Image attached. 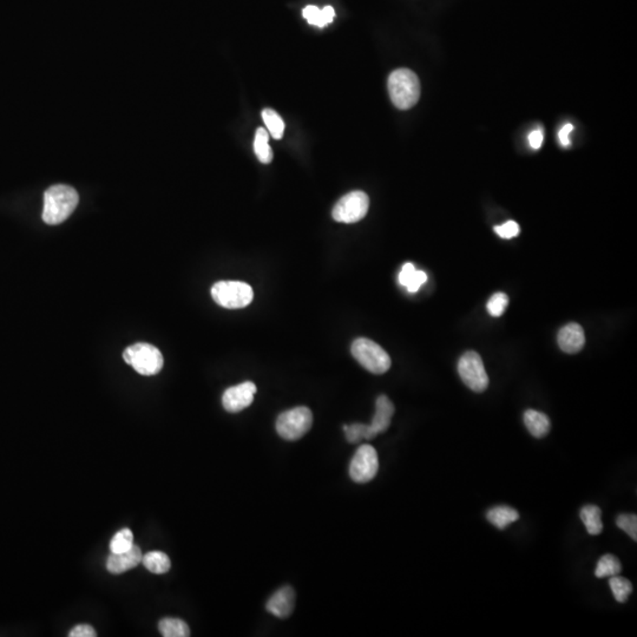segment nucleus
<instances>
[{"label": "nucleus", "instance_id": "nucleus-1", "mask_svg": "<svg viewBox=\"0 0 637 637\" xmlns=\"http://www.w3.org/2000/svg\"><path fill=\"white\" fill-rule=\"evenodd\" d=\"M78 201V193L73 186L66 184L50 186L44 193L43 220L51 226L64 222L76 209Z\"/></svg>", "mask_w": 637, "mask_h": 637}, {"label": "nucleus", "instance_id": "nucleus-2", "mask_svg": "<svg viewBox=\"0 0 637 637\" xmlns=\"http://www.w3.org/2000/svg\"><path fill=\"white\" fill-rule=\"evenodd\" d=\"M387 87L392 103L400 110H409L420 98V82L409 68L393 71L388 77Z\"/></svg>", "mask_w": 637, "mask_h": 637}, {"label": "nucleus", "instance_id": "nucleus-3", "mask_svg": "<svg viewBox=\"0 0 637 637\" xmlns=\"http://www.w3.org/2000/svg\"><path fill=\"white\" fill-rule=\"evenodd\" d=\"M351 352L353 358L373 374H383L391 367V358L386 351L369 339L354 340Z\"/></svg>", "mask_w": 637, "mask_h": 637}, {"label": "nucleus", "instance_id": "nucleus-4", "mask_svg": "<svg viewBox=\"0 0 637 637\" xmlns=\"http://www.w3.org/2000/svg\"><path fill=\"white\" fill-rule=\"evenodd\" d=\"M212 296L221 307L239 309L251 304L254 292L251 286L241 281H220L212 286Z\"/></svg>", "mask_w": 637, "mask_h": 637}, {"label": "nucleus", "instance_id": "nucleus-5", "mask_svg": "<svg viewBox=\"0 0 637 637\" xmlns=\"http://www.w3.org/2000/svg\"><path fill=\"white\" fill-rule=\"evenodd\" d=\"M126 364L133 366L142 376H155L163 367V356L155 346L138 342L123 353Z\"/></svg>", "mask_w": 637, "mask_h": 637}, {"label": "nucleus", "instance_id": "nucleus-6", "mask_svg": "<svg viewBox=\"0 0 637 637\" xmlns=\"http://www.w3.org/2000/svg\"><path fill=\"white\" fill-rule=\"evenodd\" d=\"M313 414L306 406L286 411L277 417V434L286 440H298L311 430Z\"/></svg>", "mask_w": 637, "mask_h": 637}, {"label": "nucleus", "instance_id": "nucleus-7", "mask_svg": "<svg viewBox=\"0 0 637 637\" xmlns=\"http://www.w3.org/2000/svg\"><path fill=\"white\" fill-rule=\"evenodd\" d=\"M369 198L364 191H352L342 196L334 205L332 217L337 222L356 224L363 220L368 212Z\"/></svg>", "mask_w": 637, "mask_h": 637}, {"label": "nucleus", "instance_id": "nucleus-8", "mask_svg": "<svg viewBox=\"0 0 637 637\" xmlns=\"http://www.w3.org/2000/svg\"><path fill=\"white\" fill-rule=\"evenodd\" d=\"M458 373L463 383L474 392L482 393L489 386V376L478 353L471 351L459 359Z\"/></svg>", "mask_w": 637, "mask_h": 637}, {"label": "nucleus", "instance_id": "nucleus-9", "mask_svg": "<svg viewBox=\"0 0 637 637\" xmlns=\"http://www.w3.org/2000/svg\"><path fill=\"white\" fill-rule=\"evenodd\" d=\"M379 470V459L376 448L372 445H361L349 465V476L353 482L365 484L374 479Z\"/></svg>", "mask_w": 637, "mask_h": 637}, {"label": "nucleus", "instance_id": "nucleus-10", "mask_svg": "<svg viewBox=\"0 0 637 637\" xmlns=\"http://www.w3.org/2000/svg\"><path fill=\"white\" fill-rule=\"evenodd\" d=\"M256 393V385L251 381L240 383L236 386L229 387L226 390L222 397V404L224 410L230 413H237L240 411L244 410L254 402V395Z\"/></svg>", "mask_w": 637, "mask_h": 637}, {"label": "nucleus", "instance_id": "nucleus-11", "mask_svg": "<svg viewBox=\"0 0 637 637\" xmlns=\"http://www.w3.org/2000/svg\"><path fill=\"white\" fill-rule=\"evenodd\" d=\"M395 411L393 402L386 395H380L376 399V414L372 419L371 424L367 425V440L376 438L390 427Z\"/></svg>", "mask_w": 637, "mask_h": 637}, {"label": "nucleus", "instance_id": "nucleus-12", "mask_svg": "<svg viewBox=\"0 0 637 637\" xmlns=\"http://www.w3.org/2000/svg\"><path fill=\"white\" fill-rule=\"evenodd\" d=\"M295 607V592L292 587H284L272 595L265 604V609L279 618H287Z\"/></svg>", "mask_w": 637, "mask_h": 637}, {"label": "nucleus", "instance_id": "nucleus-13", "mask_svg": "<svg viewBox=\"0 0 637 637\" xmlns=\"http://www.w3.org/2000/svg\"><path fill=\"white\" fill-rule=\"evenodd\" d=\"M142 551L137 546H133L131 549L119 554H112L108 557L106 561V569L108 571L114 575H121L128 570L136 568L137 565L142 562Z\"/></svg>", "mask_w": 637, "mask_h": 637}, {"label": "nucleus", "instance_id": "nucleus-14", "mask_svg": "<svg viewBox=\"0 0 637 637\" xmlns=\"http://www.w3.org/2000/svg\"><path fill=\"white\" fill-rule=\"evenodd\" d=\"M557 340L563 352L569 354L578 353L585 344L583 328L578 323H569L559 330Z\"/></svg>", "mask_w": 637, "mask_h": 637}, {"label": "nucleus", "instance_id": "nucleus-15", "mask_svg": "<svg viewBox=\"0 0 637 637\" xmlns=\"http://www.w3.org/2000/svg\"><path fill=\"white\" fill-rule=\"evenodd\" d=\"M524 424L535 438H543L550 432V419L539 411L527 410L524 413Z\"/></svg>", "mask_w": 637, "mask_h": 637}, {"label": "nucleus", "instance_id": "nucleus-16", "mask_svg": "<svg viewBox=\"0 0 637 637\" xmlns=\"http://www.w3.org/2000/svg\"><path fill=\"white\" fill-rule=\"evenodd\" d=\"M486 520L499 530H504L508 525L520 520V513L513 508L499 505L490 508L486 513Z\"/></svg>", "mask_w": 637, "mask_h": 637}, {"label": "nucleus", "instance_id": "nucleus-17", "mask_svg": "<svg viewBox=\"0 0 637 637\" xmlns=\"http://www.w3.org/2000/svg\"><path fill=\"white\" fill-rule=\"evenodd\" d=\"M305 20H307L311 25L318 27H325L328 24L332 23L335 17V11L332 6H325L323 8H318L314 5H308L302 11Z\"/></svg>", "mask_w": 637, "mask_h": 637}, {"label": "nucleus", "instance_id": "nucleus-18", "mask_svg": "<svg viewBox=\"0 0 637 637\" xmlns=\"http://www.w3.org/2000/svg\"><path fill=\"white\" fill-rule=\"evenodd\" d=\"M580 516L590 535H599L603 531L602 511L597 505H585L580 510Z\"/></svg>", "mask_w": 637, "mask_h": 637}, {"label": "nucleus", "instance_id": "nucleus-19", "mask_svg": "<svg viewBox=\"0 0 637 637\" xmlns=\"http://www.w3.org/2000/svg\"><path fill=\"white\" fill-rule=\"evenodd\" d=\"M142 563L150 573L163 575L170 570L171 562L168 555L161 551H152L143 556Z\"/></svg>", "mask_w": 637, "mask_h": 637}, {"label": "nucleus", "instance_id": "nucleus-20", "mask_svg": "<svg viewBox=\"0 0 637 637\" xmlns=\"http://www.w3.org/2000/svg\"><path fill=\"white\" fill-rule=\"evenodd\" d=\"M270 133L265 128H258L255 133L254 152L258 161L263 164H268L273 161V150L270 149Z\"/></svg>", "mask_w": 637, "mask_h": 637}, {"label": "nucleus", "instance_id": "nucleus-21", "mask_svg": "<svg viewBox=\"0 0 637 637\" xmlns=\"http://www.w3.org/2000/svg\"><path fill=\"white\" fill-rule=\"evenodd\" d=\"M159 629L164 637L190 636L189 627L179 618H163L159 623Z\"/></svg>", "mask_w": 637, "mask_h": 637}, {"label": "nucleus", "instance_id": "nucleus-22", "mask_svg": "<svg viewBox=\"0 0 637 637\" xmlns=\"http://www.w3.org/2000/svg\"><path fill=\"white\" fill-rule=\"evenodd\" d=\"M622 571V564L614 555H604L599 558L597 566H596L595 576L597 578H606V577L616 576L620 575Z\"/></svg>", "mask_w": 637, "mask_h": 637}, {"label": "nucleus", "instance_id": "nucleus-23", "mask_svg": "<svg viewBox=\"0 0 637 637\" xmlns=\"http://www.w3.org/2000/svg\"><path fill=\"white\" fill-rule=\"evenodd\" d=\"M262 118L272 137L275 140H281L285 131V123L280 115L273 109H265L262 111Z\"/></svg>", "mask_w": 637, "mask_h": 637}, {"label": "nucleus", "instance_id": "nucleus-24", "mask_svg": "<svg viewBox=\"0 0 637 637\" xmlns=\"http://www.w3.org/2000/svg\"><path fill=\"white\" fill-rule=\"evenodd\" d=\"M609 585H610L613 595H614L615 599L617 601L618 603L627 602L630 594L633 592V584L630 583L629 580H627V578L620 576V575L611 576L610 580H609Z\"/></svg>", "mask_w": 637, "mask_h": 637}, {"label": "nucleus", "instance_id": "nucleus-25", "mask_svg": "<svg viewBox=\"0 0 637 637\" xmlns=\"http://www.w3.org/2000/svg\"><path fill=\"white\" fill-rule=\"evenodd\" d=\"M133 546V535L130 529H123L111 539L110 550L112 554H119L131 549Z\"/></svg>", "mask_w": 637, "mask_h": 637}, {"label": "nucleus", "instance_id": "nucleus-26", "mask_svg": "<svg viewBox=\"0 0 637 637\" xmlns=\"http://www.w3.org/2000/svg\"><path fill=\"white\" fill-rule=\"evenodd\" d=\"M508 305V296L505 293H496L495 295L491 296L486 307H488L490 315H492L495 318H499L504 314Z\"/></svg>", "mask_w": 637, "mask_h": 637}, {"label": "nucleus", "instance_id": "nucleus-27", "mask_svg": "<svg viewBox=\"0 0 637 637\" xmlns=\"http://www.w3.org/2000/svg\"><path fill=\"white\" fill-rule=\"evenodd\" d=\"M344 431H345L346 439L349 440L351 444H357V443H360L361 440H367V425L360 424V423L345 425Z\"/></svg>", "mask_w": 637, "mask_h": 637}, {"label": "nucleus", "instance_id": "nucleus-28", "mask_svg": "<svg viewBox=\"0 0 637 637\" xmlns=\"http://www.w3.org/2000/svg\"><path fill=\"white\" fill-rule=\"evenodd\" d=\"M616 524L621 530L624 531L626 534L633 539V541H637V516L635 513H622L617 517Z\"/></svg>", "mask_w": 637, "mask_h": 637}, {"label": "nucleus", "instance_id": "nucleus-29", "mask_svg": "<svg viewBox=\"0 0 637 637\" xmlns=\"http://www.w3.org/2000/svg\"><path fill=\"white\" fill-rule=\"evenodd\" d=\"M520 226L515 221H508L504 224L495 227V232L501 239L508 240L512 237H516L520 234Z\"/></svg>", "mask_w": 637, "mask_h": 637}, {"label": "nucleus", "instance_id": "nucleus-30", "mask_svg": "<svg viewBox=\"0 0 637 637\" xmlns=\"http://www.w3.org/2000/svg\"><path fill=\"white\" fill-rule=\"evenodd\" d=\"M427 281V275L423 270H416L412 280L410 281V284L407 285V291L410 293H416L419 291L421 286L424 285L425 282Z\"/></svg>", "mask_w": 637, "mask_h": 637}, {"label": "nucleus", "instance_id": "nucleus-31", "mask_svg": "<svg viewBox=\"0 0 637 637\" xmlns=\"http://www.w3.org/2000/svg\"><path fill=\"white\" fill-rule=\"evenodd\" d=\"M416 270H417L416 267L410 262H407V263L402 265V272L399 273V284L404 286V287H407V285L410 284V281L412 280Z\"/></svg>", "mask_w": 637, "mask_h": 637}, {"label": "nucleus", "instance_id": "nucleus-32", "mask_svg": "<svg viewBox=\"0 0 637 637\" xmlns=\"http://www.w3.org/2000/svg\"><path fill=\"white\" fill-rule=\"evenodd\" d=\"M96 635L95 629L89 624H78L68 634L70 637H95Z\"/></svg>", "mask_w": 637, "mask_h": 637}, {"label": "nucleus", "instance_id": "nucleus-33", "mask_svg": "<svg viewBox=\"0 0 637 637\" xmlns=\"http://www.w3.org/2000/svg\"><path fill=\"white\" fill-rule=\"evenodd\" d=\"M543 140H544V136L541 130H535L529 135V143H530L531 148L535 149V150L542 147Z\"/></svg>", "mask_w": 637, "mask_h": 637}, {"label": "nucleus", "instance_id": "nucleus-34", "mask_svg": "<svg viewBox=\"0 0 637 637\" xmlns=\"http://www.w3.org/2000/svg\"><path fill=\"white\" fill-rule=\"evenodd\" d=\"M573 126L571 124H565L559 133H558V138H559V142L563 147H568L570 145L569 135L571 131H573Z\"/></svg>", "mask_w": 637, "mask_h": 637}]
</instances>
